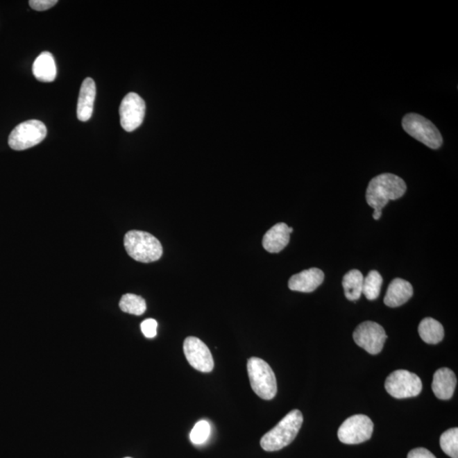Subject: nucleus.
Returning a JSON list of instances; mask_svg holds the SVG:
<instances>
[{
  "mask_svg": "<svg viewBox=\"0 0 458 458\" xmlns=\"http://www.w3.org/2000/svg\"><path fill=\"white\" fill-rule=\"evenodd\" d=\"M407 191V185L402 178L392 173L376 176L369 182L366 191V200L374 210L373 219L379 220L382 210L389 201L398 200Z\"/></svg>",
  "mask_w": 458,
  "mask_h": 458,
  "instance_id": "obj_1",
  "label": "nucleus"
},
{
  "mask_svg": "<svg viewBox=\"0 0 458 458\" xmlns=\"http://www.w3.org/2000/svg\"><path fill=\"white\" fill-rule=\"evenodd\" d=\"M303 423V415L300 411L289 412L273 430L263 435L262 449L266 452H276L285 448L295 440Z\"/></svg>",
  "mask_w": 458,
  "mask_h": 458,
  "instance_id": "obj_2",
  "label": "nucleus"
},
{
  "mask_svg": "<svg viewBox=\"0 0 458 458\" xmlns=\"http://www.w3.org/2000/svg\"><path fill=\"white\" fill-rule=\"evenodd\" d=\"M126 251L135 261L150 263L162 257V244L155 236L139 230L129 231L124 237Z\"/></svg>",
  "mask_w": 458,
  "mask_h": 458,
  "instance_id": "obj_3",
  "label": "nucleus"
},
{
  "mask_svg": "<svg viewBox=\"0 0 458 458\" xmlns=\"http://www.w3.org/2000/svg\"><path fill=\"white\" fill-rule=\"evenodd\" d=\"M248 375L255 394L263 400H272L277 394L276 376L272 368L261 358L251 357L247 364Z\"/></svg>",
  "mask_w": 458,
  "mask_h": 458,
  "instance_id": "obj_4",
  "label": "nucleus"
},
{
  "mask_svg": "<svg viewBox=\"0 0 458 458\" xmlns=\"http://www.w3.org/2000/svg\"><path fill=\"white\" fill-rule=\"evenodd\" d=\"M402 128L419 142L425 144L427 147L438 150L443 144V137L438 128L430 120L421 114L409 113L402 119Z\"/></svg>",
  "mask_w": 458,
  "mask_h": 458,
  "instance_id": "obj_5",
  "label": "nucleus"
},
{
  "mask_svg": "<svg viewBox=\"0 0 458 458\" xmlns=\"http://www.w3.org/2000/svg\"><path fill=\"white\" fill-rule=\"evenodd\" d=\"M47 135V128L43 122L29 120L19 124L9 136L10 147L15 151H25L35 146Z\"/></svg>",
  "mask_w": 458,
  "mask_h": 458,
  "instance_id": "obj_6",
  "label": "nucleus"
},
{
  "mask_svg": "<svg viewBox=\"0 0 458 458\" xmlns=\"http://www.w3.org/2000/svg\"><path fill=\"white\" fill-rule=\"evenodd\" d=\"M384 387L394 398L406 399L418 396L422 391L423 384L417 374L407 370H396L387 377Z\"/></svg>",
  "mask_w": 458,
  "mask_h": 458,
  "instance_id": "obj_7",
  "label": "nucleus"
},
{
  "mask_svg": "<svg viewBox=\"0 0 458 458\" xmlns=\"http://www.w3.org/2000/svg\"><path fill=\"white\" fill-rule=\"evenodd\" d=\"M373 423L368 416H351L342 423L338 430V438L344 444L356 445L372 437Z\"/></svg>",
  "mask_w": 458,
  "mask_h": 458,
  "instance_id": "obj_8",
  "label": "nucleus"
},
{
  "mask_svg": "<svg viewBox=\"0 0 458 458\" xmlns=\"http://www.w3.org/2000/svg\"><path fill=\"white\" fill-rule=\"evenodd\" d=\"M353 339L357 345L364 349L366 353L377 355L383 350L387 335L384 328L379 323L366 321L359 324L355 330Z\"/></svg>",
  "mask_w": 458,
  "mask_h": 458,
  "instance_id": "obj_9",
  "label": "nucleus"
},
{
  "mask_svg": "<svg viewBox=\"0 0 458 458\" xmlns=\"http://www.w3.org/2000/svg\"><path fill=\"white\" fill-rule=\"evenodd\" d=\"M144 99L135 93L126 95L121 103L119 113L122 128L127 132L135 131L143 124L145 116Z\"/></svg>",
  "mask_w": 458,
  "mask_h": 458,
  "instance_id": "obj_10",
  "label": "nucleus"
},
{
  "mask_svg": "<svg viewBox=\"0 0 458 458\" xmlns=\"http://www.w3.org/2000/svg\"><path fill=\"white\" fill-rule=\"evenodd\" d=\"M183 351L187 361L194 369L202 373L212 372L214 360L207 346L196 337L186 338L183 343Z\"/></svg>",
  "mask_w": 458,
  "mask_h": 458,
  "instance_id": "obj_11",
  "label": "nucleus"
},
{
  "mask_svg": "<svg viewBox=\"0 0 458 458\" xmlns=\"http://www.w3.org/2000/svg\"><path fill=\"white\" fill-rule=\"evenodd\" d=\"M324 273L322 270L312 267L293 275L289 280V288L293 291L311 293L323 284Z\"/></svg>",
  "mask_w": 458,
  "mask_h": 458,
  "instance_id": "obj_12",
  "label": "nucleus"
},
{
  "mask_svg": "<svg viewBox=\"0 0 458 458\" xmlns=\"http://www.w3.org/2000/svg\"><path fill=\"white\" fill-rule=\"evenodd\" d=\"M293 228L285 223H280L271 228L263 237L262 246L270 253H278L288 246Z\"/></svg>",
  "mask_w": 458,
  "mask_h": 458,
  "instance_id": "obj_13",
  "label": "nucleus"
},
{
  "mask_svg": "<svg viewBox=\"0 0 458 458\" xmlns=\"http://www.w3.org/2000/svg\"><path fill=\"white\" fill-rule=\"evenodd\" d=\"M457 385V378L452 370L448 368L438 369L434 374L432 389L440 400L452 398Z\"/></svg>",
  "mask_w": 458,
  "mask_h": 458,
  "instance_id": "obj_14",
  "label": "nucleus"
},
{
  "mask_svg": "<svg viewBox=\"0 0 458 458\" xmlns=\"http://www.w3.org/2000/svg\"><path fill=\"white\" fill-rule=\"evenodd\" d=\"M414 295V288L409 282L395 278L389 284L384 303L389 307H398L407 303Z\"/></svg>",
  "mask_w": 458,
  "mask_h": 458,
  "instance_id": "obj_15",
  "label": "nucleus"
},
{
  "mask_svg": "<svg viewBox=\"0 0 458 458\" xmlns=\"http://www.w3.org/2000/svg\"><path fill=\"white\" fill-rule=\"evenodd\" d=\"M96 86L93 79L87 78L82 83L78 102L76 114L80 121H89L93 114Z\"/></svg>",
  "mask_w": 458,
  "mask_h": 458,
  "instance_id": "obj_16",
  "label": "nucleus"
},
{
  "mask_svg": "<svg viewBox=\"0 0 458 458\" xmlns=\"http://www.w3.org/2000/svg\"><path fill=\"white\" fill-rule=\"evenodd\" d=\"M33 72L38 81L53 82L56 78L57 70L52 53L47 51L41 53L34 61Z\"/></svg>",
  "mask_w": 458,
  "mask_h": 458,
  "instance_id": "obj_17",
  "label": "nucleus"
},
{
  "mask_svg": "<svg viewBox=\"0 0 458 458\" xmlns=\"http://www.w3.org/2000/svg\"><path fill=\"white\" fill-rule=\"evenodd\" d=\"M418 334L425 343L436 345L444 338V328L437 320L425 318L419 323Z\"/></svg>",
  "mask_w": 458,
  "mask_h": 458,
  "instance_id": "obj_18",
  "label": "nucleus"
},
{
  "mask_svg": "<svg viewBox=\"0 0 458 458\" xmlns=\"http://www.w3.org/2000/svg\"><path fill=\"white\" fill-rule=\"evenodd\" d=\"M364 275L360 271L353 269L349 271L343 278L342 285L345 296L349 300L360 299L364 285Z\"/></svg>",
  "mask_w": 458,
  "mask_h": 458,
  "instance_id": "obj_19",
  "label": "nucleus"
},
{
  "mask_svg": "<svg viewBox=\"0 0 458 458\" xmlns=\"http://www.w3.org/2000/svg\"><path fill=\"white\" fill-rule=\"evenodd\" d=\"M383 284V278L378 271L369 272L364 280L362 294L369 300H376L380 295V290Z\"/></svg>",
  "mask_w": 458,
  "mask_h": 458,
  "instance_id": "obj_20",
  "label": "nucleus"
},
{
  "mask_svg": "<svg viewBox=\"0 0 458 458\" xmlns=\"http://www.w3.org/2000/svg\"><path fill=\"white\" fill-rule=\"evenodd\" d=\"M119 305L122 312L135 316L144 314L147 308L144 298L133 294H126L122 296Z\"/></svg>",
  "mask_w": 458,
  "mask_h": 458,
  "instance_id": "obj_21",
  "label": "nucleus"
},
{
  "mask_svg": "<svg viewBox=\"0 0 458 458\" xmlns=\"http://www.w3.org/2000/svg\"><path fill=\"white\" fill-rule=\"evenodd\" d=\"M441 448L446 455L458 458V429L452 427L443 433L440 440Z\"/></svg>",
  "mask_w": 458,
  "mask_h": 458,
  "instance_id": "obj_22",
  "label": "nucleus"
},
{
  "mask_svg": "<svg viewBox=\"0 0 458 458\" xmlns=\"http://www.w3.org/2000/svg\"><path fill=\"white\" fill-rule=\"evenodd\" d=\"M210 434H211V425L205 420H201L194 425L191 431L190 441L194 445H201L208 440Z\"/></svg>",
  "mask_w": 458,
  "mask_h": 458,
  "instance_id": "obj_23",
  "label": "nucleus"
},
{
  "mask_svg": "<svg viewBox=\"0 0 458 458\" xmlns=\"http://www.w3.org/2000/svg\"><path fill=\"white\" fill-rule=\"evenodd\" d=\"M158 322L155 319H149L144 320L140 327L145 337L152 339L158 334Z\"/></svg>",
  "mask_w": 458,
  "mask_h": 458,
  "instance_id": "obj_24",
  "label": "nucleus"
},
{
  "mask_svg": "<svg viewBox=\"0 0 458 458\" xmlns=\"http://www.w3.org/2000/svg\"><path fill=\"white\" fill-rule=\"evenodd\" d=\"M57 3V0H31L29 6L32 9L43 11L51 9V7L55 6Z\"/></svg>",
  "mask_w": 458,
  "mask_h": 458,
  "instance_id": "obj_25",
  "label": "nucleus"
},
{
  "mask_svg": "<svg viewBox=\"0 0 458 458\" xmlns=\"http://www.w3.org/2000/svg\"><path fill=\"white\" fill-rule=\"evenodd\" d=\"M407 458H436L432 452L425 448H416L408 453Z\"/></svg>",
  "mask_w": 458,
  "mask_h": 458,
  "instance_id": "obj_26",
  "label": "nucleus"
},
{
  "mask_svg": "<svg viewBox=\"0 0 458 458\" xmlns=\"http://www.w3.org/2000/svg\"><path fill=\"white\" fill-rule=\"evenodd\" d=\"M126 458H131V457H126Z\"/></svg>",
  "mask_w": 458,
  "mask_h": 458,
  "instance_id": "obj_27",
  "label": "nucleus"
}]
</instances>
